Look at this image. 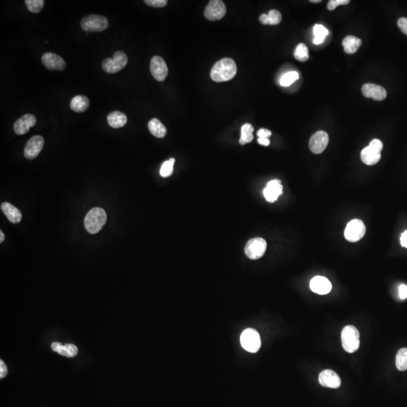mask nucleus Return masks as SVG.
<instances>
[{"instance_id":"39448f33","label":"nucleus","mask_w":407,"mask_h":407,"mask_svg":"<svg viewBox=\"0 0 407 407\" xmlns=\"http://www.w3.org/2000/svg\"><path fill=\"white\" fill-rule=\"evenodd\" d=\"M128 64V56L124 52H115L113 58H106L102 62V67L108 73H116Z\"/></svg>"},{"instance_id":"bb28decb","label":"nucleus","mask_w":407,"mask_h":407,"mask_svg":"<svg viewBox=\"0 0 407 407\" xmlns=\"http://www.w3.org/2000/svg\"><path fill=\"white\" fill-rule=\"evenodd\" d=\"M255 131L253 125L250 124H244L241 127V136L239 140V143L241 145H244L246 143H250L253 140V132Z\"/></svg>"},{"instance_id":"ea45409f","label":"nucleus","mask_w":407,"mask_h":407,"mask_svg":"<svg viewBox=\"0 0 407 407\" xmlns=\"http://www.w3.org/2000/svg\"><path fill=\"white\" fill-rule=\"evenodd\" d=\"M399 295L401 299H406L407 298V286L405 285H401L399 288Z\"/></svg>"},{"instance_id":"79ce46f5","label":"nucleus","mask_w":407,"mask_h":407,"mask_svg":"<svg viewBox=\"0 0 407 407\" xmlns=\"http://www.w3.org/2000/svg\"><path fill=\"white\" fill-rule=\"evenodd\" d=\"M257 141L260 145H263V146H269L270 144L269 138H259Z\"/></svg>"},{"instance_id":"c9c22d12","label":"nucleus","mask_w":407,"mask_h":407,"mask_svg":"<svg viewBox=\"0 0 407 407\" xmlns=\"http://www.w3.org/2000/svg\"><path fill=\"white\" fill-rule=\"evenodd\" d=\"M369 146H370L372 149H373L374 151L378 153H381V151L383 150V143H381L379 140H378V139H374V140H372Z\"/></svg>"},{"instance_id":"cd10ccee","label":"nucleus","mask_w":407,"mask_h":407,"mask_svg":"<svg viewBox=\"0 0 407 407\" xmlns=\"http://www.w3.org/2000/svg\"><path fill=\"white\" fill-rule=\"evenodd\" d=\"M396 367L400 371L407 370V348L399 350L396 356Z\"/></svg>"},{"instance_id":"c85d7f7f","label":"nucleus","mask_w":407,"mask_h":407,"mask_svg":"<svg viewBox=\"0 0 407 407\" xmlns=\"http://www.w3.org/2000/svg\"><path fill=\"white\" fill-rule=\"evenodd\" d=\"M294 57L297 61L305 62L309 58V48L305 44L300 43L297 45L294 52Z\"/></svg>"},{"instance_id":"aec40b11","label":"nucleus","mask_w":407,"mask_h":407,"mask_svg":"<svg viewBox=\"0 0 407 407\" xmlns=\"http://www.w3.org/2000/svg\"><path fill=\"white\" fill-rule=\"evenodd\" d=\"M1 209L8 220L12 223H18L21 221L22 214L20 211L10 203L4 202L1 205Z\"/></svg>"},{"instance_id":"9d476101","label":"nucleus","mask_w":407,"mask_h":407,"mask_svg":"<svg viewBox=\"0 0 407 407\" xmlns=\"http://www.w3.org/2000/svg\"><path fill=\"white\" fill-rule=\"evenodd\" d=\"M150 71L152 77L158 82H164L168 77V66L163 58L159 56H154L151 60Z\"/></svg>"},{"instance_id":"a19ab883","label":"nucleus","mask_w":407,"mask_h":407,"mask_svg":"<svg viewBox=\"0 0 407 407\" xmlns=\"http://www.w3.org/2000/svg\"><path fill=\"white\" fill-rule=\"evenodd\" d=\"M400 243H401V245L403 246V247H406L407 248V231L404 232V233L401 235V237H400Z\"/></svg>"},{"instance_id":"c03bdc74","label":"nucleus","mask_w":407,"mask_h":407,"mask_svg":"<svg viewBox=\"0 0 407 407\" xmlns=\"http://www.w3.org/2000/svg\"><path fill=\"white\" fill-rule=\"evenodd\" d=\"M311 2H312V3H321V0H316V1H315V0H312Z\"/></svg>"},{"instance_id":"2f4dec72","label":"nucleus","mask_w":407,"mask_h":407,"mask_svg":"<svg viewBox=\"0 0 407 407\" xmlns=\"http://www.w3.org/2000/svg\"><path fill=\"white\" fill-rule=\"evenodd\" d=\"M175 159H170L162 164L160 169V175L162 177H168L172 174L173 171V165H174Z\"/></svg>"},{"instance_id":"72a5a7b5","label":"nucleus","mask_w":407,"mask_h":407,"mask_svg":"<svg viewBox=\"0 0 407 407\" xmlns=\"http://www.w3.org/2000/svg\"><path fill=\"white\" fill-rule=\"evenodd\" d=\"M349 3V0H330L328 3L327 9L328 10L334 11L335 10L337 6L348 5Z\"/></svg>"},{"instance_id":"0eeeda50","label":"nucleus","mask_w":407,"mask_h":407,"mask_svg":"<svg viewBox=\"0 0 407 407\" xmlns=\"http://www.w3.org/2000/svg\"><path fill=\"white\" fill-rule=\"evenodd\" d=\"M267 249L266 240L261 238H252L244 247L245 255L250 260H258L263 257Z\"/></svg>"},{"instance_id":"f257e3e1","label":"nucleus","mask_w":407,"mask_h":407,"mask_svg":"<svg viewBox=\"0 0 407 407\" xmlns=\"http://www.w3.org/2000/svg\"><path fill=\"white\" fill-rule=\"evenodd\" d=\"M237 73V65L231 58H225L217 61L211 72V77L216 83H223L233 80Z\"/></svg>"},{"instance_id":"473e14b6","label":"nucleus","mask_w":407,"mask_h":407,"mask_svg":"<svg viewBox=\"0 0 407 407\" xmlns=\"http://www.w3.org/2000/svg\"><path fill=\"white\" fill-rule=\"evenodd\" d=\"M313 32L314 35H315V38H319V39H324L325 37L329 34L327 30L323 25L320 24L315 25Z\"/></svg>"},{"instance_id":"ddd939ff","label":"nucleus","mask_w":407,"mask_h":407,"mask_svg":"<svg viewBox=\"0 0 407 407\" xmlns=\"http://www.w3.org/2000/svg\"><path fill=\"white\" fill-rule=\"evenodd\" d=\"M42 62L44 67L49 70L62 71L66 68V62L63 58L52 52H47L42 55Z\"/></svg>"},{"instance_id":"7c9ffc66","label":"nucleus","mask_w":407,"mask_h":407,"mask_svg":"<svg viewBox=\"0 0 407 407\" xmlns=\"http://www.w3.org/2000/svg\"><path fill=\"white\" fill-rule=\"evenodd\" d=\"M28 10L32 13H39L43 9L45 2L43 0H26L25 1Z\"/></svg>"},{"instance_id":"f704fd0d","label":"nucleus","mask_w":407,"mask_h":407,"mask_svg":"<svg viewBox=\"0 0 407 407\" xmlns=\"http://www.w3.org/2000/svg\"><path fill=\"white\" fill-rule=\"evenodd\" d=\"M144 3L151 7L163 8L166 6L168 1L167 0H145Z\"/></svg>"},{"instance_id":"5701e85b","label":"nucleus","mask_w":407,"mask_h":407,"mask_svg":"<svg viewBox=\"0 0 407 407\" xmlns=\"http://www.w3.org/2000/svg\"><path fill=\"white\" fill-rule=\"evenodd\" d=\"M89 99L84 95H77L71 100L70 108L75 113H84L89 107Z\"/></svg>"},{"instance_id":"4be33fe9","label":"nucleus","mask_w":407,"mask_h":407,"mask_svg":"<svg viewBox=\"0 0 407 407\" xmlns=\"http://www.w3.org/2000/svg\"><path fill=\"white\" fill-rule=\"evenodd\" d=\"M361 158L362 162L366 165H374L378 163L381 159V153L376 152L370 146H367L361 152Z\"/></svg>"},{"instance_id":"e433bc0d","label":"nucleus","mask_w":407,"mask_h":407,"mask_svg":"<svg viewBox=\"0 0 407 407\" xmlns=\"http://www.w3.org/2000/svg\"><path fill=\"white\" fill-rule=\"evenodd\" d=\"M397 25H398V28H400V31L407 36L406 17H401V18L399 19L398 21H397Z\"/></svg>"},{"instance_id":"dca6fc26","label":"nucleus","mask_w":407,"mask_h":407,"mask_svg":"<svg viewBox=\"0 0 407 407\" xmlns=\"http://www.w3.org/2000/svg\"><path fill=\"white\" fill-rule=\"evenodd\" d=\"M36 123V118L34 115L26 114L21 116L14 124V131L17 135H24L29 132L31 128L34 127Z\"/></svg>"},{"instance_id":"c756f323","label":"nucleus","mask_w":407,"mask_h":407,"mask_svg":"<svg viewBox=\"0 0 407 407\" xmlns=\"http://www.w3.org/2000/svg\"><path fill=\"white\" fill-rule=\"evenodd\" d=\"M299 73L296 71L287 72L280 80V85L283 87H288L299 80Z\"/></svg>"},{"instance_id":"20e7f679","label":"nucleus","mask_w":407,"mask_h":407,"mask_svg":"<svg viewBox=\"0 0 407 407\" xmlns=\"http://www.w3.org/2000/svg\"><path fill=\"white\" fill-rule=\"evenodd\" d=\"M81 27L86 32H101L108 28V19L102 15H88L82 20Z\"/></svg>"},{"instance_id":"4468645a","label":"nucleus","mask_w":407,"mask_h":407,"mask_svg":"<svg viewBox=\"0 0 407 407\" xmlns=\"http://www.w3.org/2000/svg\"><path fill=\"white\" fill-rule=\"evenodd\" d=\"M318 381L323 387L329 389H339L342 383L338 374L331 370H325L321 372L318 376Z\"/></svg>"},{"instance_id":"f8f14e48","label":"nucleus","mask_w":407,"mask_h":407,"mask_svg":"<svg viewBox=\"0 0 407 407\" xmlns=\"http://www.w3.org/2000/svg\"><path fill=\"white\" fill-rule=\"evenodd\" d=\"M44 138L40 135H36L31 137L27 143L24 148V156L29 160L36 159L42 151L44 146Z\"/></svg>"},{"instance_id":"423d86ee","label":"nucleus","mask_w":407,"mask_h":407,"mask_svg":"<svg viewBox=\"0 0 407 407\" xmlns=\"http://www.w3.org/2000/svg\"><path fill=\"white\" fill-rule=\"evenodd\" d=\"M240 341L241 346L248 352H257L261 347L260 334L253 329H247L243 331Z\"/></svg>"},{"instance_id":"b1692460","label":"nucleus","mask_w":407,"mask_h":407,"mask_svg":"<svg viewBox=\"0 0 407 407\" xmlns=\"http://www.w3.org/2000/svg\"><path fill=\"white\" fill-rule=\"evenodd\" d=\"M361 39L354 36H348L342 41L344 50L347 54H354L361 47Z\"/></svg>"},{"instance_id":"2eb2a0df","label":"nucleus","mask_w":407,"mask_h":407,"mask_svg":"<svg viewBox=\"0 0 407 407\" xmlns=\"http://www.w3.org/2000/svg\"><path fill=\"white\" fill-rule=\"evenodd\" d=\"M362 92L364 97L372 98L378 101L385 100L387 97V91L380 85L367 83L363 85Z\"/></svg>"},{"instance_id":"58836bf2","label":"nucleus","mask_w":407,"mask_h":407,"mask_svg":"<svg viewBox=\"0 0 407 407\" xmlns=\"http://www.w3.org/2000/svg\"><path fill=\"white\" fill-rule=\"evenodd\" d=\"M8 373L7 366L6 365L3 361H0V378H3L6 376Z\"/></svg>"},{"instance_id":"f03ea898","label":"nucleus","mask_w":407,"mask_h":407,"mask_svg":"<svg viewBox=\"0 0 407 407\" xmlns=\"http://www.w3.org/2000/svg\"><path fill=\"white\" fill-rule=\"evenodd\" d=\"M107 220V213L103 208H92L85 216L84 220L85 228L90 234H97L102 230Z\"/></svg>"},{"instance_id":"412c9836","label":"nucleus","mask_w":407,"mask_h":407,"mask_svg":"<svg viewBox=\"0 0 407 407\" xmlns=\"http://www.w3.org/2000/svg\"><path fill=\"white\" fill-rule=\"evenodd\" d=\"M107 121L110 127L113 129H120L124 127L128 121L127 116L122 112L114 111L110 113L107 116Z\"/></svg>"},{"instance_id":"9b49d317","label":"nucleus","mask_w":407,"mask_h":407,"mask_svg":"<svg viewBox=\"0 0 407 407\" xmlns=\"http://www.w3.org/2000/svg\"><path fill=\"white\" fill-rule=\"evenodd\" d=\"M329 142V136L326 132L319 131L314 134L309 140V149L315 154H321L326 149Z\"/></svg>"},{"instance_id":"1a4fd4ad","label":"nucleus","mask_w":407,"mask_h":407,"mask_svg":"<svg viewBox=\"0 0 407 407\" xmlns=\"http://www.w3.org/2000/svg\"><path fill=\"white\" fill-rule=\"evenodd\" d=\"M226 14L225 3L221 0L210 1L205 8V16L211 21L221 20Z\"/></svg>"},{"instance_id":"37998d69","label":"nucleus","mask_w":407,"mask_h":407,"mask_svg":"<svg viewBox=\"0 0 407 407\" xmlns=\"http://www.w3.org/2000/svg\"><path fill=\"white\" fill-rule=\"evenodd\" d=\"M0 243H3L5 240V235L4 233H3V231H0Z\"/></svg>"},{"instance_id":"7ed1b4c3","label":"nucleus","mask_w":407,"mask_h":407,"mask_svg":"<svg viewBox=\"0 0 407 407\" xmlns=\"http://www.w3.org/2000/svg\"><path fill=\"white\" fill-rule=\"evenodd\" d=\"M341 339L342 347L345 351L354 353L358 351L360 347V334L355 326L348 325L344 327Z\"/></svg>"},{"instance_id":"393cba45","label":"nucleus","mask_w":407,"mask_h":407,"mask_svg":"<svg viewBox=\"0 0 407 407\" xmlns=\"http://www.w3.org/2000/svg\"><path fill=\"white\" fill-rule=\"evenodd\" d=\"M282 20V14L275 9L269 11L268 15L263 14L260 17V23L264 25H277L281 23Z\"/></svg>"},{"instance_id":"a211bd4d","label":"nucleus","mask_w":407,"mask_h":407,"mask_svg":"<svg viewBox=\"0 0 407 407\" xmlns=\"http://www.w3.org/2000/svg\"><path fill=\"white\" fill-rule=\"evenodd\" d=\"M310 288L314 293L318 294H327L332 290V284L326 277L316 276L311 281Z\"/></svg>"},{"instance_id":"6e6552de","label":"nucleus","mask_w":407,"mask_h":407,"mask_svg":"<svg viewBox=\"0 0 407 407\" xmlns=\"http://www.w3.org/2000/svg\"><path fill=\"white\" fill-rule=\"evenodd\" d=\"M366 226L361 220L350 221L345 230V237L350 242H357L365 236Z\"/></svg>"},{"instance_id":"6ab92c4d","label":"nucleus","mask_w":407,"mask_h":407,"mask_svg":"<svg viewBox=\"0 0 407 407\" xmlns=\"http://www.w3.org/2000/svg\"><path fill=\"white\" fill-rule=\"evenodd\" d=\"M52 348L55 352L68 358H73L78 354V348L73 344L63 345L60 342H53L52 344Z\"/></svg>"},{"instance_id":"a878e982","label":"nucleus","mask_w":407,"mask_h":407,"mask_svg":"<svg viewBox=\"0 0 407 407\" xmlns=\"http://www.w3.org/2000/svg\"><path fill=\"white\" fill-rule=\"evenodd\" d=\"M148 129L150 133L158 138H163L167 134L166 127L156 118L149 121Z\"/></svg>"},{"instance_id":"4c0bfd02","label":"nucleus","mask_w":407,"mask_h":407,"mask_svg":"<svg viewBox=\"0 0 407 407\" xmlns=\"http://www.w3.org/2000/svg\"><path fill=\"white\" fill-rule=\"evenodd\" d=\"M271 132L269 130H267V129H262L257 132V136H258L259 138H269V137H271Z\"/></svg>"},{"instance_id":"f3484780","label":"nucleus","mask_w":407,"mask_h":407,"mask_svg":"<svg viewBox=\"0 0 407 407\" xmlns=\"http://www.w3.org/2000/svg\"><path fill=\"white\" fill-rule=\"evenodd\" d=\"M283 193V187L282 182L278 180H273L268 183L267 187L263 190V195L266 201L269 202H274L278 197Z\"/></svg>"}]
</instances>
